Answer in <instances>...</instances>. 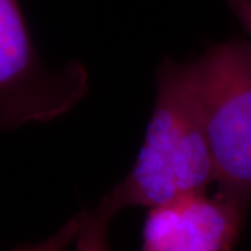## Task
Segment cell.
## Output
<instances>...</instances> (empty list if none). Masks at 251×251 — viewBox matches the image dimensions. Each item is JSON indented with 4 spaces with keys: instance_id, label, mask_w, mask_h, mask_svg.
<instances>
[{
    "instance_id": "6da1fadb",
    "label": "cell",
    "mask_w": 251,
    "mask_h": 251,
    "mask_svg": "<svg viewBox=\"0 0 251 251\" xmlns=\"http://www.w3.org/2000/svg\"><path fill=\"white\" fill-rule=\"evenodd\" d=\"M155 102L130 172L98 205L115 216L206 191L215 183L202 108L191 59L163 57L155 74Z\"/></svg>"
},
{
    "instance_id": "7a4b0ae2",
    "label": "cell",
    "mask_w": 251,
    "mask_h": 251,
    "mask_svg": "<svg viewBox=\"0 0 251 251\" xmlns=\"http://www.w3.org/2000/svg\"><path fill=\"white\" fill-rule=\"evenodd\" d=\"M191 64L218 191L251 205V39L212 44Z\"/></svg>"
},
{
    "instance_id": "3957f363",
    "label": "cell",
    "mask_w": 251,
    "mask_h": 251,
    "mask_svg": "<svg viewBox=\"0 0 251 251\" xmlns=\"http://www.w3.org/2000/svg\"><path fill=\"white\" fill-rule=\"evenodd\" d=\"M90 91L78 60L46 66L36 50L20 0H0V130L46 123L69 113Z\"/></svg>"
},
{
    "instance_id": "277c9868",
    "label": "cell",
    "mask_w": 251,
    "mask_h": 251,
    "mask_svg": "<svg viewBox=\"0 0 251 251\" xmlns=\"http://www.w3.org/2000/svg\"><path fill=\"white\" fill-rule=\"evenodd\" d=\"M250 208L221 191L188 194L150 208L141 251H230Z\"/></svg>"
},
{
    "instance_id": "5b68a950",
    "label": "cell",
    "mask_w": 251,
    "mask_h": 251,
    "mask_svg": "<svg viewBox=\"0 0 251 251\" xmlns=\"http://www.w3.org/2000/svg\"><path fill=\"white\" fill-rule=\"evenodd\" d=\"M113 216L97 205L91 211H85L82 226L73 251H110L108 230Z\"/></svg>"
},
{
    "instance_id": "8992f818",
    "label": "cell",
    "mask_w": 251,
    "mask_h": 251,
    "mask_svg": "<svg viewBox=\"0 0 251 251\" xmlns=\"http://www.w3.org/2000/svg\"><path fill=\"white\" fill-rule=\"evenodd\" d=\"M84 214L85 211H81L72 216L56 233L45 240L35 243V244H25V246L17 247L13 251H69L80 233Z\"/></svg>"
},
{
    "instance_id": "52a82bcc",
    "label": "cell",
    "mask_w": 251,
    "mask_h": 251,
    "mask_svg": "<svg viewBox=\"0 0 251 251\" xmlns=\"http://www.w3.org/2000/svg\"><path fill=\"white\" fill-rule=\"evenodd\" d=\"M251 39V0H224Z\"/></svg>"
}]
</instances>
